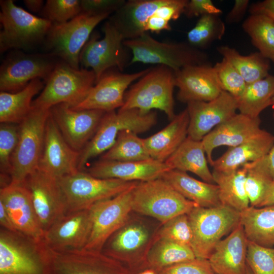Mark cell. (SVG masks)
Returning a JSON list of instances; mask_svg holds the SVG:
<instances>
[{
  "instance_id": "obj_1",
  "label": "cell",
  "mask_w": 274,
  "mask_h": 274,
  "mask_svg": "<svg viewBox=\"0 0 274 274\" xmlns=\"http://www.w3.org/2000/svg\"><path fill=\"white\" fill-rule=\"evenodd\" d=\"M0 274H55L43 241L0 229Z\"/></svg>"
},
{
  "instance_id": "obj_2",
  "label": "cell",
  "mask_w": 274,
  "mask_h": 274,
  "mask_svg": "<svg viewBox=\"0 0 274 274\" xmlns=\"http://www.w3.org/2000/svg\"><path fill=\"white\" fill-rule=\"evenodd\" d=\"M159 228L154 229L142 218L130 215L107 240L101 252L121 263L133 274H138L147 268V255Z\"/></svg>"
},
{
  "instance_id": "obj_3",
  "label": "cell",
  "mask_w": 274,
  "mask_h": 274,
  "mask_svg": "<svg viewBox=\"0 0 274 274\" xmlns=\"http://www.w3.org/2000/svg\"><path fill=\"white\" fill-rule=\"evenodd\" d=\"M123 44L132 53L130 64L164 65L174 72L189 65L209 64L208 54L188 42H160L147 32L136 38L124 40Z\"/></svg>"
},
{
  "instance_id": "obj_4",
  "label": "cell",
  "mask_w": 274,
  "mask_h": 274,
  "mask_svg": "<svg viewBox=\"0 0 274 274\" xmlns=\"http://www.w3.org/2000/svg\"><path fill=\"white\" fill-rule=\"evenodd\" d=\"M175 79L174 71L167 66L150 67L126 92L124 104L119 110L136 109L147 113L158 109L171 121L176 116L173 96Z\"/></svg>"
},
{
  "instance_id": "obj_5",
  "label": "cell",
  "mask_w": 274,
  "mask_h": 274,
  "mask_svg": "<svg viewBox=\"0 0 274 274\" xmlns=\"http://www.w3.org/2000/svg\"><path fill=\"white\" fill-rule=\"evenodd\" d=\"M198 207L161 178L138 182L131 193L132 211L150 217L163 224L181 214L189 213Z\"/></svg>"
},
{
  "instance_id": "obj_6",
  "label": "cell",
  "mask_w": 274,
  "mask_h": 274,
  "mask_svg": "<svg viewBox=\"0 0 274 274\" xmlns=\"http://www.w3.org/2000/svg\"><path fill=\"white\" fill-rule=\"evenodd\" d=\"M95 83L92 70L76 69L62 60L58 61L32 107L50 110L56 105L65 103L74 107L87 96Z\"/></svg>"
},
{
  "instance_id": "obj_7",
  "label": "cell",
  "mask_w": 274,
  "mask_h": 274,
  "mask_svg": "<svg viewBox=\"0 0 274 274\" xmlns=\"http://www.w3.org/2000/svg\"><path fill=\"white\" fill-rule=\"evenodd\" d=\"M0 52L24 50L44 42L52 23L35 16L15 4L13 0L0 1Z\"/></svg>"
},
{
  "instance_id": "obj_8",
  "label": "cell",
  "mask_w": 274,
  "mask_h": 274,
  "mask_svg": "<svg viewBox=\"0 0 274 274\" xmlns=\"http://www.w3.org/2000/svg\"><path fill=\"white\" fill-rule=\"evenodd\" d=\"M157 122L156 113H144L136 109L106 112L92 139L80 152L79 170L91 159L105 153L115 143L118 134L128 129L136 133L149 130Z\"/></svg>"
},
{
  "instance_id": "obj_9",
  "label": "cell",
  "mask_w": 274,
  "mask_h": 274,
  "mask_svg": "<svg viewBox=\"0 0 274 274\" xmlns=\"http://www.w3.org/2000/svg\"><path fill=\"white\" fill-rule=\"evenodd\" d=\"M196 258L208 259L216 245L240 223L241 212L227 206L194 207L187 214Z\"/></svg>"
},
{
  "instance_id": "obj_10",
  "label": "cell",
  "mask_w": 274,
  "mask_h": 274,
  "mask_svg": "<svg viewBox=\"0 0 274 274\" xmlns=\"http://www.w3.org/2000/svg\"><path fill=\"white\" fill-rule=\"evenodd\" d=\"M66 204V213L89 209L96 202L113 197L138 182L100 179L78 170L57 179Z\"/></svg>"
},
{
  "instance_id": "obj_11",
  "label": "cell",
  "mask_w": 274,
  "mask_h": 274,
  "mask_svg": "<svg viewBox=\"0 0 274 274\" xmlns=\"http://www.w3.org/2000/svg\"><path fill=\"white\" fill-rule=\"evenodd\" d=\"M50 110L33 108L18 124V143L11 158V183H22L38 168Z\"/></svg>"
},
{
  "instance_id": "obj_12",
  "label": "cell",
  "mask_w": 274,
  "mask_h": 274,
  "mask_svg": "<svg viewBox=\"0 0 274 274\" xmlns=\"http://www.w3.org/2000/svg\"><path fill=\"white\" fill-rule=\"evenodd\" d=\"M109 15L81 13L66 22L52 24L44 42L48 53L79 69L82 49L96 25Z\"/></svg>"
},
{
  "instance_id": "obj_13",
  "label": "cell",
  "mask_w": 274,
  "mask_h": 274,
  "mask_svg": "<svg viewBox=\"0 0 274 274\" xmlns=\"http://www.w3.org/2000/svg\"><path fill=\"white\" fill-rule=\"evenodd\" d=\"M50 54H27L16 50L7 55L0 67L1 91L16 92L32 80L49 78L58 61Z\"/></svg>"
},
{
  "instance_id": "obj_14",
  "label": "cell",
  "mask_w": 274,
  "mask_h": 274,
  "mask_svg": "<svg viewBox=\"0 0 274 274\" xmlns=\"http://www.w3.org/2000/svg\"><path fill=\"white\" fill-rule=\"evenodd\" d=\"M104 37L99 40L93 33L86 42L80 54V64L83 68H90L96 77V83L111 67L123 71L127 54L124 48V39L115 26L109 21L102 27Z\"/></svg>"
},
{
  "instance_id": "obj_15",
  "label": "cell",
  "mask_w": 274,
  "mask_h": 274,
  "mask_svg": "<svg viewBox=\"0 0 274 274\" xmlns=\"http://www.w3.org/2000/svg\"><path fill=\"white\" fill-rule=\"evenodd\" d=\"M134 187L113 197L98 201L89 208L91 229L84 249L101 251L109 237L125 224L132 212L131 193Z\"/></svg>"
},
{
  "instance_id": "obj_16",
  "label": "cell",
  "mask_w": 274,
  "mask_h": 274,
  "mask_svg": "<svg viewBox=\"0 0 274 274\" xmlns=\"http://www.w3.org/2000/svg\"><path fill=\"white\" fill-rule=\"evenodd\" d=\"M23 183L29 191L40 227L44 233L66 213L65 199L57 179L37 168Z\"/></svg>"
},
{
  "instance_id": "obj_17",
  "label": "cell",
  "mask_w": 274,
  "mask_h": 274,
  "mask_svg": "<svg viewBox=\"0 0 274 274\" xmlns=\"http://www.w3.org/2000/svg\"><path fill=\"white\" fill-rule=\"evenodd\" d=\"M91 225L90 209L66 213L45 232L43 241L52 252L82 250L87 243Z\"/></svg>"
},
{
  "instance_id": "obj_18",
  "label": "cell",
  "mask_w": 274,
  "mask_h": 274,
  "mask_svg": "<svg viewBox=\"0 0 274 274\" xmlns=\"http://www.w3.org/2000/svg\"><path fill=\"white\" fill-rule=\"evenodd\" d=\"M50 113L67 144L81 152L95 134L106 112L75 110L68 104L61 103L51 107Z\"/></svg>"
},
{
  "instance_id": "obj_19",
  "label": "cell",
  "mask_w": 274,
  "mask_h": 274,
  "mask_svg": "<svg viewBox=\"0 0 274 274\" xmlns=\"http://www.w3.org/2000/svg\"><path fill=\"white\" fill-rule=\"evenodd\" d=\"M80 154L65 141L49 113L38 168L58 179L79 170Z\"/></svg>"
},
{
  "instance_id": "obj_20",
  "label": "cell",
  "mask_w": 274,
  "mask_h": 274,
  "mask_svg": "<svg viewBox=\"0 0 274 274\" xmlns=\"http://www.w3.org/2000/svg\"><path fill=\"white\" fill-rule=\"evenodd\" d=\"M187 104L189 117L187 136L201 141L214 128L236 113L238 99L229 93L222 91L212 100L193 101Z\"/></svg>"
},
{
  "instance_id": "obj_21",
  "label": "cell",
  "mask_w": 274,
  "mask_h": 274,
  "mask_svg": "<svg viewBox=\"0 0 274 274\" xmlns=\"http://www.w3.org/2000/svg\"><path fill=\"white\" fill-rule=\"evenodd\" d=\"M150 68L131 74L106 72L87 96L71 108L75 110H98L105 112L121 108L124 104L126 90L129 85L145 75Z\"/></svg>"
},
{
  "instance_id": "obj_22",
  "label": "cell",
  "mask_w": 274,
  "mask_h": 274,
  "mask_svg": "<svg viewBox=\"0 0 274 274\" xmlns=\"http://www.w3.org/2000/svg\"><path fill=\"white\" fill-rule=\"evenodd\" d=\"M50 252L55 274H133L121 263L101 251L83 249Z\"/></svg>"
},
{
  "instance_id": "obj_23",
  "label": "cell",
  "mask_w": 274,
  "mask_h": 274,
  "mask_svg": "<svg viewBox=\"0 0 274 274\" xmlns=\"http://www.w3.org/2000/svg\"><path fill=\"white\" fill-rule=\"evenodd\" d=\"M0 202L6 209L18 232L35 241H43L44 232L29 191L23 183H11L1 188Z\"/></svg>"
},
{
  "instance_id": "obj_24",
  "label": "cell",
  "mask_w": 274,
  "mask_h": 274,
  "mask_svg": "<svg viewBox=\"0 0 274 274\" xmlns=\"http://www.w3.org/2000/svg\"><path fill=\"white\" fill-rule=\"evenodd\" d=\"M175 77L179 89L177 99L182 102L210 101L223 91L214 66L209 63L186 66L175 72Z\"/></svg>"
},
{
  "instance_id": "obj_25",
  "label": "cell",
  "mask_w": 274,
  "mask_h": 274,
  "mask_svg": "<svg viewBox=\"0 0 274 274\" xmlns=\"http://www.w3.org/2000/svg\"><path fill=\"white\" fill-rule=\"evenodd\" d=\"M260 124L259 117L252 118L239 113L214 128L201 140L209 164L212 165L214 161L215 149L235 147L250 140L262 131Z\"/></svg>"
},
{
  "instance_id": "obj_26",
  "label": "cell",
  "mask_w": 274,
  "mask_h": 274,
  "mask_svg": "<svg viewBox=\"0 0 274 274\" xmlns=\"http://www.w3.org/2000/svg\"><path fill=\"white\" fill-rule=\"evenodd\" d=\"M170 169L165 162L152 158L137 161H119L100 159L85 172L100 179L142 182L160 178Z\"/></svg>"
},
{
  "instance_id": "obj_27",
  "label": "cell",
  "mask_w": 274,
  "mask_h": 274,
  "mask_svg": "<svg viewBox=\"0 0 274 274\" xmlns=\"http://www.w3.org/2000/svg\"><path fill=\"white\" fill-rule=\"evenodd\" d=\"M248 239L239 224L215 246L208 260L215 274H247Z\"/></svg>"
},
{
  "instance_id": "obj_28",
  "label": "cell",
  "mask_w": 274,
  "mask_h": 274,
  "mask_svg": "<svg viewBox=\"0 0 274 274\" xmlns=\"http://www.w3.org/2000/svg\"><path fill=\"white\" fill-rule=\"evenodd\" d=\"M169 0H129L116 10L109 20L124 41L136 38L146 32L148 19Z\"/></svg>"
},
{
  "instance_id": "obj_29",
  "label": "cell",
  "mask_w": 274,
  "mask_h": 274,
  "mask_svg": "<svg viewBox=\"0 0 274 274\" xmlns=\"http://www.w3.org/2000/svg\"><path fill=\"white\" fill-rule=\"evenodd\" d=\"M274 145V135L263 129L250 140L230 147L212 164L213 170L230 172L265 156Z\"/></svg>"
},
{
  "instance_id": "obj_30",
  "label": "cell",
  "mask_w": 274,
  "mask_h": 274,
  "mask_svg": "<svg viewBox=\"0 0 274 274\" xmlns=\"http://www.w3.org/2000/svg\"><path fill=\"white\" fill-rule=\"evenodd\" d=\"M189 123V115L186 108L176 115L164 128L144 139L150 157L164 162L187 138Z\"/></svg>"
},
{
  "instance_id": "obj_31",
  "label": "cell",
  "mask_w": 274,
  "mask_h": 274,
  "mask_svg": "<svg viewBox=\"0 0 274 274\" xmlns=\"http://www.w3.org/2000/svg\"><path fill=\"white\" fill-rule=\"evenodd\" d=\"M186 199L198 207L211 208L221 204L216 184L197 180L186 172L170 169L161 177Z\"/></svg>"
},
{
  "instance_id": "obj_32",
  "label": "cell",
  "mask_w": 274,
  "mask_h": 274,
  "mask_svg": "<svg viewBox=\"0 0 274 274\" xmlns=\"http://www.w3.org/2000/svg\"><path fill=\"white\" fill-rule=\"evenodd\" d=\"M206 155L202 141L194 140L187 136L165 162L172 169L186 173L189 172L204 182L215 184Z\"/></svg>"
},
{
  "instance_id": "obj_33",
  "label": "cell",
  "mask_w": 274,
  "mask_h": 274,
  "mask_svg": "<svg viewBox=\"0 0 274 274\" xmlns=\"http://www.w3.org/2000/svg\"><path fill=\"white\" fill-rule=\"evenodd\" d=\"M40 79L30 81L21 90L16 92H0L1 123L19 124L32 110L33 97L43 89Z\"/></svg>"
},
{
  "instance_id": "obj_34",
  "label": "cell",
  "mask_w": 274,
  "mask_h": 274,
  "mask_svg": "<svg viewBox=\"0 0 274 274\" xmlns=\"http://www.w3.org/2000/svg\"><path fill=\"white\" fill-rule=\"evenodd\" d=\"M240 224L248 241L266 247L274 246V205L250 206L241 212Z\"/></svg>"
},
{
  "instance_id": "obj_35",
  "label": "cell",
  "mask_w": 274,
  "mask_h": 274,
  "mask_svg": "<svg viewBox=\"0 0 274 274\" xmlns=\"http://www.w3.org/2000/svg\"><path fill=\"white\" fill-rule=\"evenodd\" d=\"M212 174L214 183L218 187L221 204L239 212L250 207L245 188L247 170L244 166L227 173L213 170Z\"/></svg>"
},
{
  "instance_id": "obj_36",
  "label": "cell",
  "mask_w": 274,
  "mask_h": 274,
  "mask_svg": "<svg viewBox=\"0 0 274 274\" xmlns=\"http://www.w3.org/2000/svg\"><path fill=\"white\" fill-rule=\"evenodd\" d=\"M217 51L236 68L247 84L262 79L269 75L270 60L259 52L244 55L227 45L218 46Z\"/></svg>"
},
{
  "instance_id": "obj_37",
  "label": "cell",
  "mask_w": 274,
  "mask_h": 274,
  "mask_svg": "<svg viewBox=\"0 0 274 274\" xmlns=\"http://www.w3.org/2000/svg\"><path fill=\"white\" fill-rule=\"evenodd\" d=\"M274 96V76L247 85L243 94L237 98L239 113L252 118L259 117L260 113L271 106Z\"/></svg>"
},
{
  "instance_id": "obj_38",
  "label": "cell",
  "mask_w": 274,
  "mask_h": 274,
  "mask_svg": "<svg viewBox=\"0 0 274 274\" xmlns=\"http://www.w3.org/2000/svg\"><path fill=\"white\" fill-rule=\"evenodd\" d=\"M195 258L191 248L156 238L147 255V268L159 273L172 265Z\"/></svg>"
},
{
  "instance_id": "obj_39",
  "label": "cell",
  "mask_w": 274,
  "mask_h": 274,
  "mask_svg": "<svg viewBox=\"0 0 274 274\" xmlns=\"http://www.w3.org/2000/svg\"><path fill=\"white\" fill-rule=\"evenodd\" d=\"M144 139L135 132L123 130L119 132L113 145L101 156L100 159L119 161H137L151 159Z\"/></svg>"
},
{
  "instance_id": "obj_40",
  "label": "cell",
  "mask_w": 274,
  "mask_h": 274,
  "mask_svg": "<svg viewBox=\"0 0 274 274\" xmlns=\"http://www.w3.org/2000/svg\"><path fill=\"white\" fill-rule=\"evenodd\" d=\"M242 28L258 52L274 63V21L262 15H250Z\"/></svg>"
},
{
  "instance_id": "obj_41",
  "label": "cell",
  "mask_w": 274,
  "mask_h": 274,
  "mask_svg": "<svg viewBox=\"0 0 274 274\" xmlns=\"http://www.w3.org/2000/svg\"><path fill=\"white\" fill-rule=\"evenodd\" d=\"M225 32V23L219 15H204L188 32V43L197 49H205L214 41L221 40Z\"/></svg>"
},
{
  "instance_id": "obj_42",
  "label": "cell",
  "mask_w": 274,
  "mask_h": 274,
  "mask_svg": "<svg viewBox=\"0 0 274 274\" xmlns=\"http://www.w3.org/2000/svg\"><path fill=\"white\" fill-rule=\"evenodd\" d=\"M261 159L243 166L247 170L245 188L250 206L256 208H260L273 181Z\"/></svg>"
},
{
  "instance_id": "obj_43",
  "label": "cell",
  "mask_w": 274,
  "mask_h": 274,
  "mask_svg": "<svg viewBox=\"0 0 274 274\" xmlns=\"http://www.w3.org/2000/svg\"><path fill=\"white\" fill-rule=\"evenodd\" d=\"M156 238L165 239L191 248L192 231L187 214L178 215L161 224Z\"/></svg>"
},
{
  "instance_id": "obj_44",
  "label": "cell",
  "mask_w": 274,
  "mask_h": 274,
  "mask_svg": "<svg viewBox=\"0 0 274 274\" xmlns=\"http://www.w3.org/2000/svg\"><path fill=\"white\" fill-rule=\"evenodd\" d=\"M81 12V1L47 0L40 14L53 24L66 22Z\"/></svg>"
},
{
  "instance_id": "obj_45",
  "label": "cell",
  "mask_w": 274,
  "mask_h": 274,
  "mask_svg": "<svg viewBox=\"0 0 274 274\" xmlns=\"http://www.w3.org/2000/svg\"><path fill=\"white\" fill-rule=\"evenodd\" d=\"M246 261L253 274H274V248L248 241Z\"/></svg>"
},
{
  "instance_id": "obj_46",
  "label": "cell",
  "mask_w": 274,
  "mask_h": 274,
  "mask_svg": "<svg viewBox=\"0 0 274 274\" xmlns=\"http://www.w3.org/2000/svg\"><path fill=\"white\" fill-rule=\"evenodd\" d=\"M18 125L12 123H1V175L10 177L11 158L18 143Z\"/></svg>"
},
{
  "instance_id": "obj_47",
  "label": "cell",
  "mask_w": 274,
  "mask_h": 274,
  "mask_svg": "<svg viewBox=\"0 0 274 274\" xmlns=\"http://www.w3.org/2000/svg\"><path fill=\"white\" fill-rule=\"evenodd\" d=\"M213 66L222 90L238 98L244 92L247 85L241 75L224 58Z\"/></svg>"
},
{
  "instance_id": "obj_48",
  "label": "cell",
  "mask_w": 274,
  "mask_h": 274,
  "mask_svg": "<svg viewBox=\"0 0 274 274\" xmlns=\"http://www.w3.org/2000/svg\"><path fill=\"white\" fill-rule=\"evenodd\" d=\"M159 274H215L208 259L195 258L168 267Z\"/></svg>"
},
{
  "instance_id": "obj_49",
  "label": "cell",
  "mask_w": 274,
  "mask_h": 274,
  "mask_svg": "<svg viewBox=\"0 0 274 274\" xmlns=\"http://www.w3.org/2000/svg\"><path fill=\"white\" fill-rule=\"evenodd\" d=\"M125 0H81L82 13L90 15L114 13L125 3Z\"/></svg>"
},
{
  "instance_id": "obj_50",
  "label": "cell",
  "mask_w": 274,
  "mask_h": 274,
  "mask_svg": "<svg viewBox=\"0 0 274 274\" xmlns=\"http://www.w3.org/2000/svg\"><path fill=\"white\" fill-rule=\"evenodd\" d=\"M222 13V10L217 8L211 0L188 1L183 12V14L189 18L206 14L220 16Z\"/></svg>"
},
{
  "instance_id": "obj_51",
  "label": "cell",
  "mask_w": 274,
  "mask_h": 274,
  "mask_svg": "<svg viewBox=\"0 0 274 274\" xmlns=\"http://www.w3.org/2000/svg\"><path fill=\"white\" fill-rule=\"evenodd\" d=\"M188 0H169L165 5L160 7L155 15L168 21L176 20L183 14Z\"/></svg>"
},
{
  "instance_id": "obj_52",
  "label": "cell",
  "mask_w": 274,
  "mask_h": 274,
  "mask_svg": "<svg viewBox=\"0 0 274 274\" xmlns=\"http://www.w3.org/2000/svg\"><path fill=\"white\" fill-rule=\"evenodd\" d=\"M249 0H235L233 7L226 16V22L229 24L240 22L249 8Z\"/></svg>"
},
{
  "instance_id": "obj_53",
  "label": "cell",
  "mask_w": 274,
  "mask_h": 274,
  "mask_svg": "<svg viewBox=\"0 0 274 274\" xmlns=\"http://www.w3.org/2000/svg\"><path fill=\"white\" fill-rule=\"evenodd\" d=\"M250 15H260L274 21V0H264L252 4L249 8Z\"/></svg>"
},
{
  "instance_id": "obj_54",
  "label": "cell",
  "mask_w": 274,
  "mask_h": 274,
  "mask_svg": "<svg viewBox=\"0 0 274 274\" xmlns=\"http://www.w3.org/2000/svg\"><path fill=\"white\" fill-rule=\"evenodd\" d=\"M170 30L169 22L154 14L147 20L145 30L158 33L162 30Z\"/></svg>"
},
{
  "instance_id": "obj_55",
  "label": "cell",
  "mask_w": 274,
  "mask_h": 274,
  "mask_svg": "<svg viewBox=\"0 0 274 274\" xmlns=\"http://www.w3.org/2000/svg\"><path fill=\"white\" fill-rule=\"evenodd\" d=\"M0 224L1 228L7 230L17 233L12 220L9 215L6 209L2 202H0Z\"/></svg>"
},
{
  "instance_id": "obj_56",
  "label": "cell",
  "mask_w": 274,
  "mask_h": 274,
  "mask_svg": "<svg viewBox=\"0 0 274 274\" xmlns=\"http://www.w3.org/2000/svg\"><path fill=\"white\" fill-rule=\"evenodd\" d=\"M261 159L266 172L274 181V145L269 152Z\"/></svg>"
},
{
  "instance_id": "obj_57",
  "label": "cell",
  "mask_w": 274,
  "mask_h": 274,
  "mask_svg": "<svg viewBox=\"0 0 274 274\" xmlns=\"http://www.w3.org/2000/svg\"><path fill=\"white\" fill-rule=\"evenodd\" d=\"M23 3L26 8L33 13H41L45 5L42 0H24Z\"/></svg>"
},
{
  "instance_id": "obj_58",
  "label": "cell",
  "mask_w": 274,
  "mask_h": 274,
  "mask_svg": "<svg viewBox=\"0 0 274 274\" xmlns=\"http://www.w3.org/2000/svg\"><path fill=\"white\" fill-rule=\"evenodd\" d=\"M274 205V181H272L266 193L260 207Z\"/></svg>"
},
{
  "instance_id": "obj_59",
  "label": "cell",
  "mask_w": 274,
  "mask_h": 274,
  "mask_svg": "<svg viewBox=\"0 0 274 274\" xmlns=\"http://www.w3.org/2000/svg\"><path fill=\"white\" fill-rule=\"evenodd\" d=\"M138 274H159L157 272L151 268H146Z\"/></svg>"
},
{
  "instance_id": "obj_60",
  "label": "cell",
  "mask_w": 274,
  "mask_h": 274,
  "mask_svg": "<svg viewBox=\"0 0 274 274\" xmlns=\"http://www.w3.org/2000/svg\"><path fill=\"white\" fill-rule=\"evenodd\" d=\"M247 274H253L250 268L247 265Z\"/></svg>"
},
{
  "instance_id": "obj_61",
  "label": "cell",
  "mask_w": 274,
  "mask_h": 274,
  "mask_svg": "<svg viewBox=\"0 0 274 274\" xmlns=\"http://www.w3.org/2000/svg\"><path fill=\"white\" fill-rule=\"evenodd\" d=\"M271 106H274V96L271 99Z\"/></svg>"
},
{
  "instance_id": "obj_62",
  "label": "cell",
  "mask_w": 274,
  "mask_h": 274,
  "mask_svg": "<svg viewBox=\"0 0 274 274\" xmlns=\"http://www.w3.org/2000/svg\"><path fill=\"white\" fill-rule=\"evenodd\" d=\"M272 116H273V119H274V111H273V112Z\"/></svg>"
}]
</instances>
